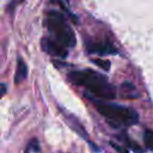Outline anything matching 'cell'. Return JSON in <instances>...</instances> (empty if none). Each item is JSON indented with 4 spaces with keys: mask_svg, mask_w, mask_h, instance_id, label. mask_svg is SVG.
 Masks as SVG:
<instances>
[{
    "mask_svg": "<svg viewBox=\"0 0 153 153\" xmlns=\"http://www.w3.org/2000/svg\"><path fill=\"white\" fill-rule=\"evenodd\" d=\"M71 82L82 86L92 97L102 100H111L116 96L115 87L109 82L108 78L92 69L73 71L68 74Z\"/></svg>",
    "mask_w": 153,
    "mask_h": 153,
    "instance_id": "6da1fadb",
    "label": "cell"
},
{
    "mask_svg": "<svg viewBox=\"0 0 153 153\" xmlns=\"http://www.w3.org/2000/svg\"><path fill=\"white\" fill-rule=\"evenodd\" d=\"M94 105L98 112L104 116L106 121L115 128L129 127L136 124L139 121V114L136 112V110L129 106L105 102H96Z\"/></svg>",
    "mask_w": 153,
    "mask_h": 153,
    "instance_id": "7a4b0ae2",
    "label": "cell"
},
{
    "mask_svg": "<svg viewBox=\"0 0 153 153\" xmlns=\"http://www.w3.org/2000/svg\"><path fill=\"white\" fill-rule=\"evenodd\" d=\"M44 23L55 42L60 43L65 48H73L75 45V35L61 12L55 10L48 11Z\"/></svg>",
    "mask_w": 153,
    "mask_h": 153,
    "instance_id": "3957f363",
    "label": "cell"
},
{
    "mask_svg": "<svg viewBox=\"0 0 153 153\" xmlns=\"http://www.w3.org/2000/svg\"><path fill=\"white\" fill-rule=\"evenodd\" d=\"M86 50L90 54H99V55H114L117 54V49L108 41H92L85 44Z\"/></svg>",
    "mask_w": 153,
    "mask_h": 153,
    "instance_id": "277c9868",
    "label": "cell"
},
{
    "mask_svg": "<svg viewBox=\"0 0 153 153\" xmlns=\"http://www.w3.org/2000/svg\"><path fill=\"white\" fill-rule=\"evenodd\" d=\"M41 45H42V49L45 53H48V54H50L53 56H56V57H60V59H65L68 55L67 48H65L60 43L55 42L53 38H48V37L42 38Z\"/></svg>",
    "mask_w": 153,
    "mask_h": 153,
    "instance_id": "5b68a950",
    "label": "cell"
},
{
    "mask_svg": "<svg viewBox=\"0 0 153 153\" xmlns=\"http://www.w3.org/2000/svg\"><path fill=\"white\" fill-rule=\"evenodd\" d=\"M61 112L63 114L66 122L72 127V129H74V130H75V131L81 136V137H84V140H87V141H88V134L86 133V130L84 129V127L81 126V123L79 122V120H78L76 117H74L72 114L66 112L65 110H61Z\"/></svg>",
    "mask_w": 153,
    "mask_h": 153,
    "instance_id": "8992f818",
    "label": "cell"
},
{
    "mask_svg": "<svg viewBox=\"0 0 153 153\" xmlns=\"http://www.w3.org/2000/svg\"><path fill=\"white\" fill-rule=\"evenodd\" d=\"M26 76H27V66L22 57H18L16 74H14V81L17 84H20L23 80L26 79Z\"/></svg>",
    "mask_w": 153,
    "mask_h": 153,
    "instance_id": "52a82bcc",
    "label": "cell"
},
{
    "mask_svg": "<svg viewBox=\"0 0 153 153\" xmlns=\"http://www.w3.org/2000/svg\"><path fill=\"white\" fill-rule=\"evenodd\" d=\"M143 142L147 149L153 151V130L146 129L143 133Z\"/></svg>",
    "mask_w": 153,
    "mask_h": 153,
    "instance_id": "ba28073f",
    "label": "cell"
},
{
    "mask_svg": "<svg viewBox=\"0 0 153 153\" xmlns=\"http://www.w3.org/2000/svg\"><path fill=\"white\" fill-rule=\"evenodd\" d=\"M41 151L39 148V142L37 139H31L30 142L27 143L25 148V153H38Z\"/></svg>",
    "mask_w": 153,
    "mask_h": 153,
    "instance_id": "9c48e42d",
    "label": "cell"
},
{
    "mask_svg": "<svg viewBox=\"0 0 153 153\" xmlns=\"http://www.w3.org/2000/svg\"><path fill=\"white\" fill-rule=\"evenodd\" d=\"M93 63L97 65L98 67H100L104 71H109L110 69V62L108 60H99V59H96L93 60Z\"/></svg>",
    "mask_w": 153,
    "mask_h": 153,
    "instance_id": "30bf717a",
    "label": "cell"
},
{
    "mask_svg": "<svg viewBox=\"0 0 153 153\" xmlns=\"http://www.w3.org/2000/svg\"><path fill=\"white\" fill-rule=\"evenodd\" d=\"M110 146H111V147H112V148H114V149H115L116 152H118V153H129V152H128V149H127L126 147L123 148V147H121V146H118L117 143H114V142H110Z\"/></svg>",
    "mask_w": 153,
    "mask_h": 153,
    "instance_id": "8fae6325",
    "label": "cell"
},
{
    "mask_svg": "<svg viewBox=\"0 0 153 153\" xmlns=\"http://www.w3.org/2000/svg\"><path fill=\"white\" fill-rule=\"evenodd\" d=\"M5 93H6V85L2 84V82H0V98H1Z\"/></svg>",
    "mask_w": 153,
    "mask_h": 153,
    "instance_id": "7c38bea8",
    "label": "cell"
}]
</instances>
